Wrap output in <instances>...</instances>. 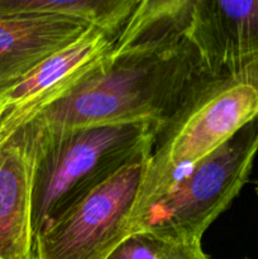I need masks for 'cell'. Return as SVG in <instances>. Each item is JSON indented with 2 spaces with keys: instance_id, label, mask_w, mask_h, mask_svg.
<instances>
[{
  "instance_id": "cell-1",
  "label": "cell",
  "mask_w": 258,
  "mask_h": 259,
  "mask_svg": "<svg viewBox=\"0 0 258 259\" xmlns=\"http://www.w3.org/2000/svg\"><path fill=\"white\" fill-rule=\"evenodd\" d=\"M207 72L189 39L166 45L115 39L88 76L14 132L35 137L142 121L153 124L157 132Z\"/></svg>"
},
{
  "instance_id": "cell-2",
  "label": "cell",
  "mask_w": 258,
  "mask_h": 259,
  "mask_svg": "<svg viewBox=\"0 0 258 259\" xmlns=\"http://www.w3.org/2000/svg\"><path fill=\"white\" fill-rule=\"evenodd\" d=\"M257 118L258 60L233 75L207 72L154 134L143 186L132 214V232L153 202Z\"/></svg>"
},
{
  "instance_id": "cell-3",
  "label": "cell",
  "mask_w": 258,
  "mask_h": 259,
  "mask_svg": "<svg viewBox=\"0 0 258 259\" xmlns=\"http://www.w3.org/2000/svg\"><path fill=\"white\" fill-rule=\"evenodd\" d=\"M147 121L78 126L19 139L32 159V237L132 161L152 151ZM9 136V137H10Z\"/></svg>"
},
{
  "instance_id": "cell-4",
  "label": "cell",
  "mask_w": 258,
  "mask_h": 259,
  "mask_svg": "<svg viewBox=\"0 0 258 259\" xmlns=\"http://www.w3.org/2000/svg\"><path fill=\"white\" fill-rule=\"evenodd\" d=\"M258 152V119L205 157L142 214L133 233L201 244L207 228L247 184Z\"/></svg>"
},
{
  "instance_id": "cell-5",
  "label": "cell",
  "mask_w": 258,
  "mask_h": 259,
  "mask_svg": "<svg viewBox=\"0 0 258 259\" xmlns=\"http://www.w3.org/2000/svg\"><path fill=\"white\" fill-rule=\"evenodd\" d=\"M151 151L132 161L51 222L33 240L32 259H108L132 234L131 219Z\"/></svg>"
},
{
  "instance_id": "cell-6",
  "label": "cell",
  "mask_w": 258,
  "mask_h": 259,
  "mask_svg": "<svg viewBox=\"0 0 258 259\" xmlns=\"http://www.w3.org/2000/svg\"><path fill=\"white\" fill-rule=\"evenodd\" d=\"M116 38L91 25L75 42L50 56L0 94V142L77 85L110 53Z\"/></svg>"
},
{
  "instance_id": "cell-7",
  "label": "cell",
  "mask_w": 258,
  "mask_h": 259,
  "mask_svg": "<svg viewBox=\"0 0 258 259\" xmlns=\"http://www.w3.org/2000/svg\"><path fill=\"white\" fill-rule=\"evenodd\" d=\"M186 37L211 75L238 73L258 60V0H194Z\"/></svg>"
},
{
  "instance_id": "cell-8",
  "label": "cell",
  "mask_w": 258,
  "mask_h": 259,
  "mask_svg": "<svg viewBox=\"0 0 258 259\" xmlns=\"http://www.w3.org/2000/svg\"><path fill=\"white\" fill-rule=\"evenodd\" d=\"M90 27L83 20L62 15L0 18V94Z\"/></svg>"
},
{
  "instance_id": "cell-9",
  "label": "cell",
  "mask_w": 258,
  "mask_h": 259,
  "mask_svg": "<svg viewBox=\"0 0 258 259\" xmlns=\"http://www.w3.org/2000/svg\"><path fill=\"white\" fill-rule=\"evenodd\" d=\"M32 159L19 139L0 142V259H32Z\"/></svg>"
},
{
  "instance_id": "cell-10",
  "label": "cell",
  "mask_w": 258,
  "mask_h": 259,
  "mask_svg": "<svg viewBox=\"0 0 258 259\" xmlns=\"http://www.w3.org/2000/svg\"><path fill=\"white\" fill-rule=\"evenodd\" d=\"M108 259H210L201 244L164 238L148 232L129 235Z\"/></svg>"
},
{
  "instance_id": "cell-11",
  "label": "cell",
  "mask_w": 258,
  "mask_h": 259,
  "mask_svg": "<svg viewBox=\"0 0 258 259\" xmlns=\"http://www.w3.org/2000/svg\"><path fill=\"white\" fill-rule=\"evenodd\" d=\"M255 192H257V196H258V184H257V187H255Z\"/></svg>"
},
{
  "instance_id": "cell-12",
  "label": "cell",
  "mask_w": 258,
  "mask_h": 259,
  "mask_svg": "<svg viewBox=\"0 0 258 259\" xmlns=\"http://www.w3.org/2000/svg\"><path fill=\"white\" fill-rule=\"evenodd\" d=\"M257 119H258V118H257Z\"/></svg>"
}]
</instances>
